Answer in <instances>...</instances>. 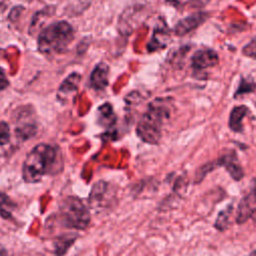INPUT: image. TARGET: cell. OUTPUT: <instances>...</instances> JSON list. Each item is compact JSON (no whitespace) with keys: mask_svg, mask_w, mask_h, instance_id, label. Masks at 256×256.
<instances>
[{"mask_svg":"<svg viewBox=\"0 0 256 256\" xmlns=\"http://www.w3.org/2000/svg\"><path fill=\"white\" fill-rule=\"evenodd\" d=\"M247 256H256V250H253L249 255H247Z\"/></svg>","mask_w":256,"mask_h":256,"instance_id":"cell-26","label":"cell"},{"mask_svg":"<svg viewBox=\"0 0 256 256\" xmlns=\"http://www.w3.org/2000/svg\"><path fill=\"white\" fill-rule=\"evenodd\" d=\"M220 58L218 53L211 48H203L196 51L191 57V68L195 73H200L209 68L216 67Z\"/></svg>","mask_w":256,"mask_h":256,"instance_id":"cell-7","label":"cell"},{"mask_svg":"<svg viewBox=\"0 0 256 256\" xmlns=\"http://www.w3.org/2000/svg\"><path fill=\"white\" fill-rule=\"evenodd\" d=\"M255 90H256V83L255 82H253L252 80H250L248 78L241 77L239 85H238L233 97L236 99L238 97H242L244 95L251 94Z\"/></svg>","mask_w":256,"mask_h":256,"instance_id":"cell-14","label":"cell"},{"mask_svg":"<svg viewBox=\"0 0 256 256\" xmlns=\"http://www.w3.org/2000/svg\"><path fill=\"white\" fill-rule=\"evenodd\" d=\"M77 236L75 234H64L59 236L54 241V248H55V254L57 256H63L66 254L68 249L74 244L76 241Z\"/></svg>","mask_w":256,"mask_h":256,"instance_id":"cell-11","label":"cell"},{"mask_svg":"<svg viewBox=\"0 0 256 256\" xmlns=\"http://www.w3.org/2000/svg\"><path fill=\"white\" fill-rule=\"evenodd\" d=\"M10 0H0V15L3 14L9 6Z\"/></svg>","mask_w":256,"mask_h":256,"instance_id":"cell-24","label":"cell"},{"mask_svg":"<svg viewBox=\"0 0 256 256\" xmlns=\"http://www.w3.org/2000/svg\"><path fill=\"white\" fill-rule=\"evenodd\" d=\"M167 36V33L163 30V29H160V30H155L154 34H153V37L148 45V49L149 51H156V50H159V49H163L166 47V44L163 43L161 41V38H165Z\"/></svg>","mask_w":256,"mask_h":256,"instance_id":"cell-17","label":"cell"},{"mask_svg":"<svg viewBox=\"0 0 256 256\" xmlns=\"http://www.w3.org/2000/svg\"><path fill=\"white\" fill-rule=\"evenodd\" d=\"M0 256H8L7 250L2 246H0Z\"/></svg>","mask_w":256,"mask_h":256,"instance_id":"cell-25","label":"cell"},{"mask_svg":"<svg viewBox=\"0 0 256 256\" xmlns=\"http://www.w3.org/2000/svg\"><path fill=\"white\" fill-rule=\"evenodd\" d=\"M211 0H187L186 4L189 5V7L193 9H202L207 4H209Z\"/></svg>","mask_w":256,"mask_h":256,"instance_id":"cell-21","label":"cell"},{"mask_svg":"<svg viewBox=\"0 0 256 256\" xmlns=\"http://www.w3.org/2000/svg\"><path fill=\"white\" fill-rule=\"evenodd\" d=\"M209 18V13L206 11H197L187 17L179 20L174 26L173 32L178 37H183L195 31L202 26Z\"/></svg>","mask_w":256,"mask_h":256,"instance_id":"cell-5","label":"cell"},{"mask_svg":"<svg viewBox=\"0 0 256 256\" xmlns=\"http://www.w3.org/2000/svg\"><path fill=\"white\" fill-rule=\"evenodd\" d=\"M75 37L73 27L65 22H55L44 28L38 37V48L43 54L64 52Z\"/></svg>","mask_w":256,"mask_h":256,"instance_id":"cell-3","label":"cell"},{"mask_svg":"<svg viewBox=\"0 0 256 256\" xmlns=\"http://www.w3.org/2000/svg\"><path fill=\"white\" fill-rule=\"evenodd\" d=\"M10 137L11 133L9 125L4 121H0V145L3 146L8 144L10 141Z\"/></svg>","mask_w":256,"mask_h":256,"instance_id":"cell-18","label":"cell"},{"mask_svg":"<svg viewBox=\"0 0 256 256\" xmlns=\"http://www.w3.org/2000/svg\"><path fill=\"white\" fill-rule=\"evenodd\" d=\"M250 219L256 222V179L253 180L250 193L242 198L238 205L236 222L244 224Z\"/></svg>","mask_w":256,"mask_h":256,"instance_id":"cell-6","label":"cell"},{"mask_svg":"<svg viewBox=\"0 0 256 256\" xmlns=\"http://www.w3.org/2000/svg\"><path fill=\"white\" fill-rule=\"evenodd\" d=\"M99 113H100V123L103 126L109 127L112 126L115 121L116 117L113 113L112 107L109 104H105L99 108Z\"/></svg>","mask_w":256,"mask_h":256,"instance_id":"cell-16","label":"cell"},{"mask_svg":"<svg viewBox=\"0 0 256 256\" xmlns=\"http://www.w3.org/2000/svg\"><path fill=\"white\" fill-rule=\"evenodd\" d=\"M8 86H9V81L6 76V73L2 68H0V91H3Z\"/></svg>","mask_w":256,"mask_h":256,"instance_id":"cell-22","label":"cell"},{"mask_svg":"<svg viewBox=\"0 0 256 256\" xmlns=\"http://www.w3.org/2000/svg\"><path fill=\"white\" fill-rule=\"evenodd\" d=\"M215 162L217 168H225V170L229 173V175L234 181H241L244 178L245 172L242 165L239 162L237 153L235 151L232 150L224 153L217 160H215Z\"/></svg>","mask_w":256,"mask_h":256,"instance_id":"cell-8","label":"cell"},{"mask_svg":"<svg viewBox=\"0 0 256 256\" xmlns=\"http://www.w3.org/2000/svg\"><path fill=\"white\" fill-rule=\"evenodd\" d=\"M108 191V184L104 181L97 182L90 193L89 202L92 205H100V203L103 201V197L105 196L106 192Z\"/></svg>","mask_w":256,"mask_h":256,"instance_id":"cell-12","label":"cell"},{"mask_svg":"<svg viewBox=\"0 0 256 256\" xmlns=\"http://www.w3.org/2000/svg\"><path fill=\"white\" fill-rule=\"evenodd\" d=\"M165 1L167 4L173 6L177 9H180L181 7H183L187 2V0H165Z\"/></svg>","mask_w":256,"mask_h":256,"instance_id":"cell-23","label":"cell"},{"mask_svg":"<svg viewBox=\"0 0 256 256\" xmlns=\"http://www.w3.org/2000/svg\"><path fill=\"white\" fill-rule=\"evenodd\" d=\"M250 110L246 105H238L235 106L229 115L228 126L231 131L234 133H242L244 131L243 121L245 117L249 114Z\"/></svg>","mask_w":256,"mask_h":256,"instance_id":"cell-9","label":"cell"},{"mask_svg":"<svg viewBox=\"0 0 256 256\" xmlns=\"http://www.w3.org/2000/svg\"><path fill=\"white\" fill-rule=\"evenodd\" d=\"M233 204H230L226 209L222 210L219 214H218V217L215 221V224H214V227L218 230V231H226L229 226H230V218H231V215H232V212H233Z\"/></svg>","mask_w":256,"mask_h":256,"instance_id":"cell-13","label":"cell"},{"mask_svg":"<svg viewBox=\"0 0 256 256\" xmlns=\"http://www.w3.org/2000/svg\"><path fill=\"white\" fill-rule=\"evenodd\" d=\"M61 155L58 148L41 143L26 156L22 168V177L26 183L35 184L45 175L52 174L60 165Z\"/></svg>","mask_w":256,"mask_h":256,"instance_id":"cell-1","label":"cell"},{"mask_svg":"<svg viewBox=\"0 0 256 256\" xmlns=\"http://www.w3.org/2000/svg\"><path fill=\"white\" fill-rule=\"evenodd\" d=\"M80 76L78 74H73L71 75L69 78L66 79V81L63 83V85L61 86V91H69L71 89V87H73L74 89H77L78 83L80 82Z\"/></svg>","mask_w":256,"mask_h":256,"instance_id":"cell-20","label":"cell"},{"mask_svg":"<svg viewBox=\"0 0 256 256\" xmlns=\"http://www.w3.org/2000/svg\"><path fill=\"white\" fill-rule=\"evenodd\" d=\"M15 208V203L6 194L0 193V216L4 219H10Z\"/></svg>","mask_w":256,"mask_h":256,"instance_id":"cell-15","label":"cell"},{"mask_svg":"<svg viewBox=\"0 0 256 256\" xmlns=\"http://www.w3.org/2000/svg\"><path fill=\"white\" fill-rule=\"evenodd\" d=\"M60 219L65 227L75 230H85L91 222V214L81 199L68 196L60 204Z\"/></svg>","mask_w":256,"mask_h":256,"instance_id":"cell-4","label":"cell"},{"mask_svg":"<svg viewBox=\"0 0 256 256\" xmlns=\"http://www.w3.org/2000/svg\"><path fill=\"white\" fill-rule=\"evenodd\" d=\"M172 100L157 98L153 100L138 122L136 132L138 137L145 143L157 145L162 138L164 123L172 113Z\"/></svg>","mask_w":256,"mask_h":256,"instance_id":"cell-2","label":"cell"},{"mask_svg":"<svg viewBox=\"0 0 256 256\" xmlns=\"http://www.w3.org/2000/svg\"><path fill=\"white\" fill-rule=\"evenodd\" d=\"M109 67L104 64H98L93 70L90 78L91 87L95 90H103L108 86L109 83Z\"/></svg>","mask_w":256,"mask_h":256,"instance_id":"cell-10","label":"cell"},{"mask_svg":"<svg viewBox=\"0 0 256 256\" xmlns=\"http://www.w3.org/2000/svg\"><path fill=\"white\" fill-rule=\"evenodd\" d=\"M242 54L250 59L256 60V38L249 41L243 48H242Z\"/></svg>","mask_w":256,"mask_h":256,"instance_id":"cell-19","label":"cell"}]
</instances>
